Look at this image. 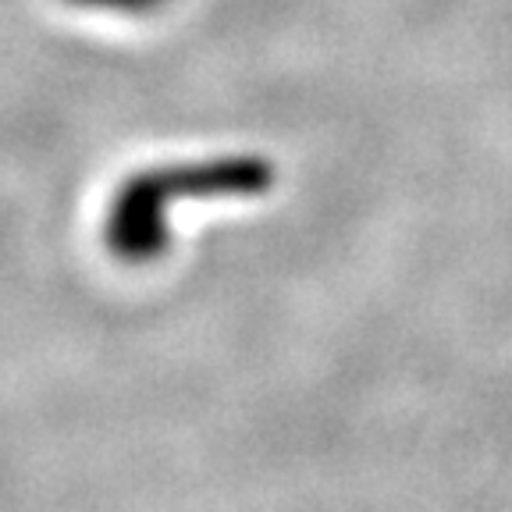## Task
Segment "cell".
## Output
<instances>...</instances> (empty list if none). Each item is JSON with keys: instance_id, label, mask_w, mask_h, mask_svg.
Here are the masks:
<instances>
[{"instance_id": "1", "label": "cell", "mask_w": 512, "mask_h": 512, "mask_svg": "<svg viewBox=\"0 0 512 512\" xmlns=\"http://www.w3.org/2000/svg\"><path fill=\"white\" fill-rule=\"evenodd\" d=\"M274 185V164L260 153L153 164L114 189L104 214V246L128 267L157 264L171 246L168 214L185 200H242Z\"/></svg>"}, {"instance_id": "2", "label": "cell", "mask_w": 512, "mask_h": 512, "mask_svg": "<svg viewBox=\"0 0 512 512\" xmlns=\"http://www.w3.org/2000/svg\"><path fill=\"white\" fill-rule=\"evenodd\" d=\"M64 4L82 11H104V15L143 18V15H157L160 8H168L171 0H64Z\"/></svg>"}]
</instances>
